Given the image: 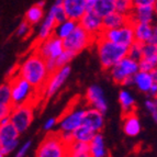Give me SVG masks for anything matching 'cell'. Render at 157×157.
Wrapping results in <instances>:
<instances>
[{
  "mask_svg": "<svg viewBox=\"0 0 157 157\" xmlns=\"http://www.w3.org/2000/svg\"><path fill=\"white\" fill-rule=\"evenodd\" d=\"M18 75L30 82L35 90H42L50 74L45 66V59L35 52L21 64Z\"/></svg>",
  "mask_w": 157,
  "mask_h": 157,
  "instance_id": "obj_1",
  "label": "cell"
},
{
  "mask_svg": "<svg viewBox=\"0 0 157 157\" xmlns=\"http://www.w3.org/2000/svg\"><path fill=\"white\" fill-rule=\"evenodd\" d=\"M94 42L97 43L99 60L103 69H110L128 54V47L105 40L101 35H98Z\"/></svg>",
  "mask_w": 157,
  "mask_h": 157,
  "instance_id": "obj_2",
  "label": "cell"
},
{
  "mask_svg": "<svg viewBox=\"0 0 157 157\" xmlns=\"http://www.w3.org/2000/svg\"><path fill=\"white\" fill-rule=\"evenodd\" d=\"M94 41H96V37L88 33L78 23L76 28L73 30V32L63 40V45L65 50H69L78 54L86 47L91 45Z\"/></svg>",
  "mask_w": 157,
  "mask_h": 157,
  "instance_id": "obj_3",
  "label": "cell"
},
{
  "mask_svg": "<svg viewBox=\"0 0 157 157\" xmlns=\"http://www.w3.org/2000/svg\"><path fill=\"white\" fill-rule=\"evenodd\" d=\"M10 122L13 124V126L17 128V131L21 134L25 132L29 126L31 125L32 121L34 118V109L33 105L30 102L22 103V105H14L11 109Z\"/></svg>",
  "mask_w": 157,
  "mask_h": 157,
  "instance_id": "obj_4",
  "label": "cell"
},
{
  "mask_svg": "<svg viewBox=\"0 0 157 157\" xmlns=\"http://www.w3.org/2000/svg\"><path fill=\"white\" fill-rule=\"evenodd\" d=\"M39 157H64L67 156V146L60 140L59 134H50L44 139L36 151Z\"/></svg>",
  "mask_w": 157,
  "mask_h": 157,
  "instance_id": "obj_5",
  "label": "cell"
},
{
  "mask_svg": "<svg viewBox=\"0 0 157 157\" xmlns=\"http://www.w3.org/2000/svg\"><path fill=\"white\" fill-rule=\"evenodd\" d=\"M10 84V90H11V103L12 107L14 105L26 103L31 99V96L33 94V90H35L31 86L30 82L22 78L21 76L17 75Z\"/></svg>",
  "mask_w": 157,
  "mask_h": 157,
  "instance_id": "obj_6",
  "label": "cell"
},
{
  "mask_svg": "<svg viewBox=\"0 0 157 157\" xmlns=\"http://www.w3.org/2000/svg\"><path fill=\"white\" fill-rule=\"evenodd\" d=\"M100 35L105 37V40H109L117 44L123 45L125 47H128L135 41L133 33V23L130 21L117 29L103 30Z\"/></svg>",
  "mask_w": 157,
  "mask_h": 157,
  "instance_id": "obj_7",
  "label": "cell"
},
{
  "mask_svg": "<svg viewBox=\"0 0 157 157\" xmlns=\"http://www.w3.org/2000/svg\"><path fill=\"white\" fill-rule=\"evenodd\" d=\"M71 66L65 65L57 68L54 73L50 74L45 81L42 90H44V96L46 98L53 97L56 92L59 90V88L65 84V81L71 75Z\"/></svg>",
  "mask_w": 157,
  "mask_h": 157,
  "instance_id": "obj_8",
  "label": "cell"
},
{
  "mask_svg": "<svg viewBox=\"0 0 157 157\" xmlns=\"http://www.w3.org/2000/svg\"><path fill=\"white\" fill-rule=\"evenodd\" d=\"M137 71H139V62L132 59L128 56H124L110 68L111 77L117 84H122L124 79L133 76Z\"/></svg>",
  "mask_w": 157,
  "mask_h": 157,
  "instance_id": "obj_9",
  "label": "cell"
},
{
  "mask_svg": "<svg viewBox=\"0 0 157 157\" xmlns=\"http://www.w3.org/2000/svg\"><path fill=\"white\" fill-rule=\"evenodd\" d=\"M64 50L65 48L63 45V40L58 39L55 35H51L44 41H41V44L37 46L35 52L40 54L44 59L47 58L56 59Z\"/></svg>",
  "mask_w": 157,
  "mask_h": 157,
  "instance_id": "obj_10",
  "label": "cell"
},
{
  "mask_svg": "<svg viewBox=\"0 0 157 157\" xmlns=\"http://www.w3.org/2000/svg\"><path fill=\"white\" fill-rule=\"evenodd\" d=\"M79 25H81L92 36L97 37L103 31L102 28V18L99 17L94 11H86L78 21Z\"/></svg>",
  "mask_w": 157,
  "mask_h": 157,
  "instance_id": "obj_11",
  "label": "cell"
},
{
  "mask_svg": "<svg viewBox=\"0 0 157 157\" xmlns=\"http://www.w3.org/2000/svg\"><path fill=\"white\" fill-rule=\"evenodd\" d=\"M86 99L89 102L90 105L97 110L101 111L103 114L108 110V101L105 99V92L102 88L98 85H92L87 89Z\"/></svg>",
  "mask_w": 157,
  "mask_h": 157,
  "instance_id": "obj_12",
  "label": "cell"
},
{
  "mask_svg": "<svg viewBox=\"0 0 157 157\" xmlns=\"http://www.w3.org/2000/svg\"><path fill=\"white\" fill-rule=\"evenodd\" d=\"M156 6H143V7H133L128 13V21L132 23H152L155 16Z\"/></svg>",
  "mask_w": 157,
  "mask_h": 157,
  "instance_id": "obj_13",
  "label": "cell"
},
{
  "mask_svg": "<svg viewBox=\"0 0 157 157\" xmlns=\"http://www.w3.org/2000/svg\"><path fill=\"white\" fill-rule=\"evenodd\" d=\"M85 112L86 110L82 109H77L68 112L67 114L63 115V118L59 120V128L60 131L73 132L75 128L82 124L84 121Z\"/></svg>",
  "mask_w": 157,
  "mask_h": 157,
  "instance_id": "obj_14",
  "label": "cell"
},
{
  "mask_svg": "<svg viewBox=\"0 0 157 157\" xmlns=\"http://www.w3.org/2000/svg\"><path fill=\"white\" fill-rule=\"evenodd\" d=\"M62 6L67 18L77 22L86 12V0H63Z\"/></svg>",
  "mask_w": 157,
  "mask_h": 157,
  "instance_id": "obj_15",
  "label": "cell"
},
{
  "mask_svg": "<svg viewBox=\"0 0 157 157\" xmlns=\"http://www.w3.org/2000/svg\"><path fill=\"white\" fill-rule=\"evenodd\" d=\"M82 124L89 126L96 133L100 132L103 128V125H105V117H103V113L101 111L97 110V109H94V108L88 109L85 112Z\"/></svg>",
  "mask_w": 157,
  "mask_h": 157,
  "instance_id": "obj_16",
  "label": "cell"
},
{
  "mask_svg": "<svg viewBox=\"0 0 157 157\" xmlns=\"http://www.w3.org/2000/svg\"><path fill=\"white\" fill-rule=\"evenodd\" d=\"M156 31V26H153L152 23H133L134 40L140 43H148L154 32Z\"/></svg>",
  "mask_w": 157,
  "mask_h": 157,
  "instance_id": "obj_17",
  "label": "cell"
},
{
  "mask_svg": "<svg viewBox=\"0 0 157 157\" xmlns=\"http://www.w3.org/2000/svg\"><path fill=\"white\" fill-rule=\"evenodd\" d=\"M142 126L137 115L134 113V111L128 112L124 114V121H123V131L130 137L137 136L141 133Z\"/></svg>",
  "mask_w": 157,
  "mask_h": 157,
  "instance_id": "obj_18",
  "label": "cell"
},
{
  "mask_svg": "<svg viewBox=\"0 0 157 157\" xmlns=\"http://www.w3.org/2000/svg\"><path fill=\"white\" fill-rule=\"evenodd\" d=\"M128 22V16L122 14L120 12H117V11H113V12L109 13V14H107L105 17L102 18V28H103V30L117 29V28L124 25Z\"/></svg>",
  "mask_w": 157,
  "mask_h": 157,
  "instance_id": "obj_19",
  "label": "cell"
},
{
  "mask_svg": "<svg viewBox=\"0 0 157 157\" xmlns=\"http://www.w3.org/2000/svg\"><path fill=\"white\" fill-rule=\"evenodd\" d=\"M19 133L11 122L0 125V145H7L19 141Z\"/></svg>",
  "mask_w": 157,
  "mask_h": 157,
  "instance_id": "obj_20",
  "label": "cell"
},
{
  "mask_svg": "<svg viewBox=\"0 0 157 157\" xmlns=\"http://www.w3.org/2000/svg\"><path fill=\"white\" fill-rule=\"evenodd\" d=\"M133 82L142 92H148L152 85L156 81L153 78L151 71H139L133 75Z\"/></svg>",
  "mask_w": 157,
  "mask_h": 157,
  "instance_id": "obj_21",
  "label": "cell"
},
{
  "mask_svg": "<svg viewBox=\"0 0 157 157\" xmlns=\"http://www.w3.org/2000/svg\"><path fill=\"white\" fill-rule=\"evenodd\" d=\"M57 24L55 20V17L52 13V11H48L45 17V19L43 20L42 24H41V28H40L39 35H37V40L40 42L41 41H44L47 37H50L51 35H53V31H54V28Z\"/></svg>",
  "mask_w": 157,
  "mask_h": 157,
  "instance_id": "obj_22",
  "label": "cell"
},
{
  "mask_svg": "<svg viewBox=\"0 0 157 157\" xmlns=\"http://www.w3.org/2000/svg\"><path fill=\"white\" fill-rule=\"evenodd\" d=\"M67 156L73 157H89L90 146L89 143L80 141H73L67 145Z\"/></svg>",
  "mask_w": 157,
  "mask_h": 157,
  "instance_id": "obj_23",
  "label": "cell"
},
{
  "mask_svg": "<svg viewBox=\"0 0 157 157\" xmlns=\"http://www.w3.org/2000/svg\"><path fill=\"white\" fill-rule=\"evenodd\" d=\"M90 146V156L92 157H105L108 152L105 146V139L100 132H97L89 143Z\"/></svg>",
  "mask_w": 157,
  "mask_h": 157,
  "instance_id": "obj_24",
  "label": "cell"
},
{
  "mask_svg": "<svg viewBox=\"0 0 157 157\" xmlns=\"http://www.w3.org/2000/svg\"><path fill=\"white\" fill-rule=\"evenodd\" d=\"M77 24H78L77 21L67 18L66 20L56 24L55 28H54V31H53V35H55L56 37L60 40H64L73 32V30L76 28Z\"/></svg>",
  "mask_w": 157,
  "mask_h": 157,
  "instance_id": "obj_25",
  "label": "cell"
},
{
  "mask_svg": "<svg viewBox=\"0 0 157 157\" xmlns=\"http://www.w3.org/2000/svg\"><path fill=\"white\" fill-rule=\"evenodd\" d=\"M73 137L74 141H80V142H86V143H90L92 137L94 136L96 132L89 128V126L81 124L77 128H75L73 132Z\"/></svg>",
  "mask_w": 157,
  "mask_h": 157,
  "instance_id": "obj_26",
  "label": "cell"
},
{
  "mask_svg": "<svg viewBox=\"0 0 157 157\" xmlns=\"http://www.w3.org/2000/svg\"><path fill=\"white\" fill-rule=\"evenodd\" d=\"M92 11L103 18L109 13L115 11V0H98L94 6Z\"/></svg>",
  "mask_w": 157,
  "mask_h": 157,
  "instance_id": "obj_27",
  "label": "cell"
},
{
  "mask_svg": "<svg viewBox=\"0 0 157 157\" xmlns=\"http://www.w3.org/2000/svg\"><path fill=\"white\" fill-rule=\"evenodd\" d=\"M119 101H120V105L122 107V111H123L124 114L134 111L135 99H134V97L130 91H128L125 89L121 90L120 94H119Z\"/></svg>",
  "mask_w": 157,
  "mask_h": 157,
  "instance_id": "obj_28",
  "label": "cell"
},
{
  "mask_svg": "<svg viewBox=\"0 0 157 157\" xmlns=\"http://www.w3.org/2000/svg\"><path fill=\"white\" fill-rule=\"evenodd\" d=\"M44 18V8H41L37 5L32 6L25 13V21L30 24H37Z\"/></svg>",
  "mask_w": 157,
  "mask_h": 157,
  "instance_id": "obj_29",
  "label": "cell"
},
{
  "mask_svg": "<svg viewBox=\"0 0 157 157\" xmlns=\"http://www.w3.org/2000/svg\"><path fill=\"white\" fill-rule=\"evenodd\" d=\"M142 58L152 62L153 64H157V46L152 43H144L143 44V55Z\"/></svg>",
  "mask_w": 157,
  "mask_h": 157,
  "instance_id": "obj_30",
  "label": "cell"
},
{
  "mask_svg": "<svg viewBox=\"0 0 157 157\" xmlns=\"http://www.w3.org/2000/svg\"><path fill=\"white\" fill-rule=\"evenodd\" d=\"M143 55V43H140L137 41H134L130 46L128 47V54L126 56H128L132 59L139 62L142 58Z\"/></svg>",
  "mask_w": 157,
  "mask_h": 157,
  "instance_id": "obj_31",
  "label": "cell"
},
{
  "mask_svg": "<svg viewBox=\"0 0 157 157\" xmlns=\"http://www.w3.org/2000/svg\"><path fill=\"white\" fill-rule=\"evenodd\" d=\"M12 105L11 103V90L10 84L6 82L0 86V107Z\"/></svg>",
  "mask_w": 157,
  "mask_h": 157,
  "instance_id": "obj_32",
  "label": "cell"
},
{
  "mask_svg": "<svg viewBox=\"0 0 157 157\" xmlns=\"http://www.w3.org/2000/svg\"><path fill=\"white\" fill-rule=\"evenodd\" d=\"M76 55L77 54L75 52H71V51H69V50H64L63 52L58 55V57L55 59V63H56L57 68L62 67V66L68 65V64L71 62V59H73Z\"/></svg>",
  "mask_w": 157,
  "mask_h": 157,
  "instance_id": "obj_33",
  "label": "cell"
},
{
  "mask_svg": "<svg viewBox=\"0 0 157 157\" xmlns=\"http://www.w3.org/2000/svg\"><path fill=\"white\" fill-rule=\"evenodd\" d=\"M133 6L131 0H115V11L128 16L131 12Z\"/></svg>",
  "mask_w": 157,
  "mask_h": 157,
  "instance_id": "obj_34",
  "label": "cell"
},
{
  "mask_svg": "<svg viewBox=\"0 0 157 157\" xmlns=\"http://www.w3.org/2000/svg\"><path fill=\"white\" fill-rule=\"evenodd\" d=\"M50 10L52 11V13L54 14L57 23H59V22L64 21V20L67 19V16H66V13H65V11H64V8L62 5H56V3H54V5L51 7Z\"/></svg>",
  "mask_w": 157,
  "mask_h": 157,
  "instance_id": "obj_35",
  "label": "cell"
},
{
  "mask_svg": "<svg viewBox=\"0 0 157 157\" xmlns=\"http://www.w3.org/2000/svg\"><path fill=\"white\" fill-rule=\"evenodd\" d=\"M156 68V65L153 64L152 62L145 59V58H141L139 60V71H152L153 69Z\"/></svg>",
  "mask_w": 157,
  "mask_h": 157,
  "instance_id": "obj_36",
  "label": "cell"
},
{
  "mask_svg": "<svg viewBox=\"0 0 157 157\" xmlns=\"http://www.w3.org/2000/svg\"><path fill=\"white\" fill-rule=\"evenodd\" d=\"M145 108H146L149 112L152 113V117H153V119H154V121H156L157 120V103H156V100L147 99L146 101H145Z\"/></svg>",
  "mask_w": 157,
  "mask_h": 157,
  "instance_id": "obj_37",
  "label": "cell"
},
{
  "mask_svg": "<svg viewBox=\"0 0 157 157\" xmlns=\"http://www.w3.org/2000/svg\"><path fill=\"white\" fill-rule=\"evenodd\" d=\"M30 25L31 24L29 23V22H26V21H23V22H21V23L19 24V26H18V29H17V35L18 36H25L26 34L29 33L30 32Z\"/></svg>",
  "mask_w": 157,
  "mask_h": 157,
  "instance_id": "obj_38",
  "label": "cell"
},
{
  "mask_svg": "<svg viewBox=\"0 0 157 157\" xmlns=\"http://www.w3.org/2000/svg\"><path fill=\"white\" fill-rule=\"evenodd\" d=\"M59 134V137L60 140L63 141L64 144L67 146L74 141V137H73V133L71 132H67V131H62V133H58Z\"/></svg>",
  "mask_w": 157,
  "mask_h": 157,
  "instance_id": "obj_39",
  "label": "cell"
},
{
  "mask_svg": "<svg viewBox=\"0 0 157 157\" xmlns=\"http://www.w3.org/2000/svg\"><path fill=\"white\" fill-rule=\"evenodd\" d=\"M133 7H143V6H156V0H131Z\"/></svg>",
  "mask_w": 157,
  "mask_h": 157,
  "instance_id": "obj_40",
  "label": "cell"
},
{
  "mask_svg": "<svg viewBox=\"0 0 157 157\" xmlns=\"http://www.w3.org/2000/svg\"><path fill=\"white\" fill-rule=\"evenodd\" d=\"M31 145H32V142L31 141L25 142V143H24V144L22 145L20 148H19L18 153H17V156H18V157L25 156V155L28 154V152L30 151V148H31Z\"/></svg>",
  "mask_w": 157,
  "mask_h": 157,
  "instance_id": "obj_41",
  "label": "cell"
},
{
  "mask_svg": "<svg viewBox=\"0 0 157 157\" xmlns=\"http://www.w3.org/2000/svg\"><path fill=\"white\" fill-rule=\"evenodd\" d=\"M45 66H46V69L48 71V74H52L57 69V66H56L55 59H52V58H47L45 59Z\"/></svg>",
  "mask_w": 157,
  "mask_h": 157,
  "instance_id": "obj_42",
  "label": "cell"
},
{
  "mask_svg": "<svg viewBox=\"0 0 157 157\" xmlns=\"http://www.w3.org/2000/svg\"><path fill=\"white\" fill-rule=\"evenodd\" d=\"M56 123H57V120H56L55 118L47 119V120L45 121L44 125H43V128H44L45 131H50V130H52V128L56 125Z\"/></svg>",
  "mask_w": 157,
  "mask_h": 157,
  "instance_id": "obj_43",
  "label": "cell"
},
{
  "mask_svg": "<svg viewBox=\"0 0 157 157\" xmlns=\"http://www.w3.org/2000/svg\"><path fill=\"white\" fill-rule=\"evenodd\" d=\"M12 109V105H6V107H0V119L5 118V117H9Z\"/></svg>",
  "mask_w": 157,
  "mask_h": 157,
  "instance_id": "obj_44",
  "label": "cell"
},
{
  "mask_svg": "<svg viewBox=\"0 0 157 157\" xmlns=\"http://www.w3.org/2000/svg\"><path fill=\"white\" fill-rule=\"evenodd\" d=\"M98 0H86V11H92L94 6Z\"/></svg>",
  "mask_w": 157,
  "mask_h": 157,
  "instance_id": "obj_45",
  "label": "cell"
},
{
  "mask_svg": "<svg viewBox=\"0 0 157 157\" xmlns=\"http://www.w3.org/2000/svg\"><path fill=\"white\" fill-rule=\"evenodd\" d=\"M149 94H152L153 97H155L157 94V82H154V84L152 85V87H151V89H149L148 91Z\"/></svg>",
  "mask_w": 157,
  "mask_h": 157,
  "instance_id": "obj_46",
  "label": "cell"
},
{
  "mask_svg": "<svg viewBox=\"0 0 157 157\" xmlns=\"http://www.w3.org/2000/svg\"><path fill=\"white\" fill-rule=\"evenodd\" d=\"M45 3H46V2H45L44 0H41V1H40V2H39V3H36V5H37V6H39V7H41V8H44V6H45Z\"/></svg>",
  "mask_w": 157,
  "mask_h": 157,
  "instance_id": "obj_47",
  "label": "cell"
},
{
  "mask_svg": "<svg viewBox=\"0 0 157 157\" xmlns=\"http://www.w3.org/2000/svg\"><path fill=\"white\" fill-rule=\"evenodd\" d=\"M55 3L56 5H62V3H63V0H55Z\"/></svg>",
  "mask_w": 157,
  "mask_h": 157,
  "instance_id": "obj_48",
  "label": "cell"
},
{
  "mask_svg": "<svg viewBox=\"0 0 157 157\" xmlns=\"http://www.w3.org/2000/svg\"><path fill=\"white\" fill-rule=\"evenodd\" d=\"M0 146H1V145H0Z\"/></svg>",
  "mask_w": 157,
  "mask_h": 157,
  "instance_id": "obj_49",
  "label": "cell"
}]
</instances>
